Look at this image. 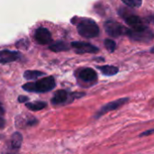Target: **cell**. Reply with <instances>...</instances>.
Here are the masks:
<instances>
[{"instance_id": "cell-1", "label": "cell", "mask_w": 154, "mask_h": 154, "mask_svg": "<svg viewBox=\"0 0 154 154\" xmlns=\"http://www.w3.org/2000/svg\"><path fill=\"white\" fill-rule=\"evenodd\" d=\"M55 88V79L53 77H46L35 83H26L23 86V88L29 92H48Z\"/></svg>"}, {"instance_id": "cell-2", "label": "cell", "mask_w": 154, "mask_h": 154, "mask_svg": "<svg viewBox=\"0 0 154 154\" xmlns=\"http://www.w3.org/2000/svg\"><path fill=\"white\" fill-rule=\"evenodd\" d=\"M79 33L85 38H94L99 34L98 25L91 19H83L78 24Z\"/></svg>"}, {"instance_id": "cell-3", "label": "cell", "mask_w": 154, "mask_h": 154, "mask_svg": "<svg viewBox=\"0 0 154 154\" xmlns=\"http://www.w3.org/2000/svg\"><path fill=\"white\" fill-rule=\"evenodd\" d=\"M127 35L132 38L134 41L137 42H151L154 37V34L152 32L143 26L141 27H137V28H132L126 31Z\"/></svg>"}, {"instance_id": "cell-4", "label": "cell", "mask_w": 154, "mask_h": 154, "mask_svg": "<svg viewBox=\"0 0 154 154\" xmlns=\"http://www.w3.org/2000/svg\"><path fill=\"white\" fill-rule=\"evenodd\" d=\"M105 30L108 35L116 38L125 32V29L115 21H107L105 23Z\"/></svg>"}, {"instance_id": "cell-5", "label": "cell", "mask_w": 154, "mask_h": 154, "mask_svg": "<svg viewBox=\"0 0 154 154\" xmlns=\"http://www.w3.org/2000/svg\"><path fill=\"white\" fill-rule=\"evenodd\" d=\"M128 100H129V98L124 97V98H119V99H117V100H115V101H112V102L106 104V106H104L98 111V113H97V116H96V118H99V117L102 116L103 115H106V113H108V112H110V111H113V110H116V109L121 107V106H124Z\"/></svg>"}, {"instance_id": "cell-6", "label": "cell", "mask_w": 154, "mask_h": 154, "mask_svg": "<svg viewBox=\"0 0 154 154\" xmlns=\"http://www.w3.org/2000/svg\"><path fill=\"white\" fill-rule=\"evenodd\" d=\"M71 46L76 50L78 53H94L98 51V48L96 46L86 42H71Z\"/></svg>"}, {"instance_id": "cell-7", "label": "cell", "mask_w": 154, "mask_h": 154, "mask_svg": "<svg viewBox=\"0 0 154 154\" xmlns=\"http://www.w3.org/2000/svg\"><path fill=\"white\" fill-rule=\"evenodd\" d=\"M35 40L40 44H48L51 42V34L50 31L46 28L41 27L35 31L34 34Z\"/></svg>"}, {"instance_id": "cell-8", "label": "cell", "mask_w": 154, "mask_h": 154, "mask_svg": "<svg viewBox=\"0 0 154 154\" xmlns=\"http://www.w3.org/2000/svg\"><path fill=\"white\" fill-rule=\"evenodd\" d=\"M21 58V55L17 51H13L9 50H3L0 51V63H9L15 61Z\"/></svg>"}, {"instance_id": "cell-9", "label": "cell", "mask_w": 154, "mask_h": 154, "mask_svg": "<svg viewBox=\"0 0 154 154\" xmlns=\"http://www.w3.org/2000/svg\"><path fill=\"white\" fill-rule=\"evenodd\" d=\"M80 79H82L83 81L86 82H91L96 80L97 79V73L93 69L90 68H86L80 70L79 74Z\"/></svg>"}, {"instance_id": "cell-10", "label": "cell", "mask_w": 154, "mask_h": 154, "mask_svg": "<svg viewBox=\"0 0 154 154\" xmlns=\"http://www.w3.org/2000/svg\"><path fill=\"white\" fill-rule=\"evenodd\" d=\"M124 18H125V22L127 23V24L129 26H131L132 28H137V27L143 26V23L142 20L137 15H134V14L124 15Z\"/></svg>"}, {"instance_id": "cell-11", "label": "cell", "mask_w": 154, "mask_h": 154, "mask_svg": "<svg viewBox=\"0 0 154 154\" xmlns=\"http://www.w3.org/2000/svg\"><path fill=\"white\" fill-rule=\"evenodd\" d=\"M69 97V95L67 93V91L65 90H59L54 94L53 98L51 99V102L53 105H60V104H63L67 101Z\"/></svg>"}, {"instance_id": "cell-12", "label": "cell", "mask_w": 154, "mask_h": 154, "mask_svg": "<svg viewBox=\"0 0 154 154\" xmlns=\"http://www.w3.org/2000/svg\"><path fill=\"white\" fill-rule=\"evenodd\" d=\"M50 49L52 51L55 52H60V51H68L69 49V47L68 46V44L64 42L59 41V42H55L52 44L50 45Z\"/></svg>"}, {"instance_id": "cell-13", "label": "cell", "mask_w": 154, "mask_h": 154, "mask_svg": "<svg viewBox=\"0 0 154 154\" xmlns=\"http://www.w3.org/2000/svg\"><path fill=\"white\" fill-rule=\"evenodd\" d=\"M97 69L104 74L106 76H114L118 72V69L115 66H109V65H106V66H99L97 67Z\"/></svg>"}, {"instance_id": "cell-14", "label": "cell", "mask_w": 154, "mask_h": 154, "mask_svg": "<svg viewBox=\"0 0 154 154\" xmlns=\"http://www.w3.org/2000/svg\"><path fill=\"white\" fill-rule=\"evenodd\" d=\"M22 134L18 132L14 133L12 136V141H11V146L13 149H15V150H18L20 147H21V144H22Z\"/></svg>"}, {"instance_id": "cell-15", "label": "cell", "mask_w": 154, "mask_h": 154, "mask_svg": "<svg viewBox=\"0 0 154 154\" xmlns=\"http://www.w3.org/2000/svg\"><path fill=\"white\" fill-rule=\"evenodd\" d=\"M42 75H44V74L41 71H38V70H27L24 72L23 77L27 80H32V79H36L42 77Z\"/></svg>"}, {"instance_id": "cell-16", "label": "cell", "mask_w": 154, "mask_h": 154, "mask_svg": "<svg viewBox=\"0 0 154 154\" xmlns=\"http://www.w3.org/2000/svg\"><path fill=\"white\" fill-rule=\"evenodd\" d=\"M25 106H26V107H28L29 109H31L32 111H38V110H41V109L44 108L46 106V103L42 102V101H37V102L28 103Z\"/></svg>"}, {"instance_id": "cell-17", "label": "cell", "mask_w": 154, "mask_h": 154, "mask_svg": "<svg viewBox=\"0 0 154 154\" xmlns=\"http://www.w3.org/2000/svg\"><path fill=\"white\" fill-rule=\"evenodd\" d=\"M105 46L106 48V50L110 52H113L115 51L116 48V43L115 41L111 40V39H106L105 41Z\"/></svg>"}, {"instance_id": "cell-18", "label": "cell", "mask_w": 154, "mask_h": 154, "mask_svg": "<svg viewBox=\"0 0 154 154\" xmlns=\"http://www.w3.org/2000/svg\"><path fill=\"white\" fill-rule=\"evenodd\" d=\"M126 5L130 6V7H140L142 5V2L143 0H122Z\"/></svg>"}, {"instance_id": "cell-19", "label": "cell", "mask_w": 154, "mask_h": 154, "mask_svg": "<svg viewBox=\"0 0 154 154\" xmlns=\"http://www.w3.org/2000/svg\"><path fill=\"white\" fill-rule=\"evenodd\" d=\"M4 115H5V109L0 103V128H3L5 125V121L4 119Z\"/></svg>"}, {"instance_id": "cell-20", "label": "cell", "mask_w": 154, "mask_h": 154, "mask_svg": "<svg viewBox=\"0 0 154 154\" xmlns=\"http://www.w3.org/2000/svg\"><path fill=\"white\" fill-rule=\"evenodd\" d=\"M18 101L21 102V103L26 102V101H28V97H25V96H20V97H18Z\"/></svg>"}, {"instance_id": "cell-21", "label": "cell", "mask_w": 154, "mask_h": 154, "mask_svg": "<svg viewBox=\"0 0 154 154\" xmlns=\"http://www.w3.org/2000/svg\"><path fill=\"white\" fill-rule=\"evenodd\" d=\"M153 133H154V129L148 130V131H145L144 133H143V134H141V136H147V135H150V134H153Z\"/></svg>"}, {"instance_id": "cell-22", "label": "cell", "mask_w": 154, "mask_h": 154, "mask_svg": "<svg viewBox=\"0 0 154 154\" xmlns=\"http://www.w3.org/2000/svg\"><path fill=\"white\" fill-rule=\"evenodd\" d=\"M151 52H152V53H154V47H153V48H152V50H151Z\"/></svg>"}]
</instances>
